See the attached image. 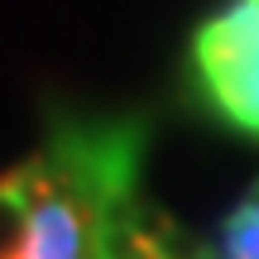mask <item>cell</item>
Instances as JSON below:
<instances>
[{
  "instance_id": "5",
  "label": "cell",
  "mask_w": 259,
  "mask_h": 259,
  "mask_svg": "<svg viewBox=\"0 0 259 259\" xmlns=\"http://www.w3.org/2000/svg\"><path fill=\"white\" fill-rule=\"evenodd\" d=\"M29 240V178L24 168L0 178V259H24Z\"/></svg>"
},
{
  "instance_id": "2",
  "label": "cell",
  "mask_w": 259,
  "mask_h": 259,
  "mask_svg": "<svg viewBox=\"0 0 259 259\" xmlns=\"http://www.w3.org/2000/svg\"><path fill=\"white\" fill-rule=\"evenodd\" d=\"M187 63L202 101L226 125L259 135V0H231L202 19Z\"/></svg>"
},
{
  "instance_id": "4",
  "label": "cell",
  "mask_w": 259,
  "mask_h": 259,
  "mask_svg": "<svg viewBox=\"0 0 259 259\" xmlns=\"http://www.w3.org/2000/svg\"><path fill=\"white\" fill-rule=\"evenodd\" d=\"M206 259H259V183L221 216L206 240Z\"/></svg>"
},
{
  "instance_id": "1",
  "label": "cell",
  "mask_w": 259,
  "mask_h": 259,
  "mask_svg": "<svg viewBox=\"0 0 259 259\" xmlns=\"http://www.w3.org/2000/svg\"><path fill=\"white\" fill-rule=\"evenodd\" d=\"M149 130L139 115H111V120H58L44 154H34L38 173L82 206L87 226L135 216L144 206L139 173H144Z\"/></svg>"
},
{
  "instance_id": "6",
  "label": "cell",
  "mask_w": 259,
  "mask_h": 259,
  "mask_svg": "<svg viewBox=\"0 0 259 259\" xmlns=\"http://www.w3.org/2000/svg\"><path fill=\"white\" fill-rule=\"evenodd\" d=\"M101 259H158L154 250H135V254H101Z\"/></svg>"
},
{
  "instance_id": "3",
  "label": "cell",
  "mask_w": 259,
  "mask_h": 259,
  "mask_svg": "<svg viewBox=\"0 0 259 259\" xmlns=\"http://www.w3.org/2000/svg\"><path fill=\"white\" fill-rule=\"evenodd\" d=\"M29 178V240L24 259H92V226H87L82 206L72 197H63L38 163H19Z\"/></svg>"
}]
</instances>
